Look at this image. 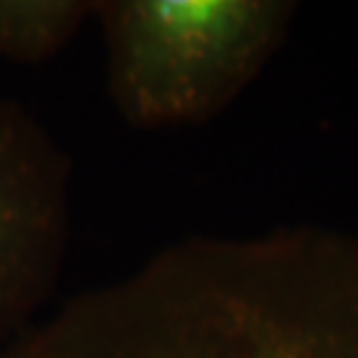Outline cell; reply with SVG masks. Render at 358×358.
I'll return each mask as SVG.
<instances>
[{
	"label": "cell",
	"instance_id": "1",
	"mask_svg": "<svg viewBox=\"0 0 358 358\" xmlns=\"http://www.w3.org/2000/svg\"><path fill=\"white\" fill-rule=\"evenodd\" d=\"M0 358H358V235H193L66 300Z\"/></svg>",
	"mask_w": 358,
	"mask_h": 358
},
{
	"label": "cell",
	"instance_id": "2",
	"mask_svg": "<svg viewBox=\"0 0 358 358\" xmlns=\"http://www.w3.org/2000/svg\"><path fill=\"white\" fill-rule=\"evenodd\" d=\"M284 0H103L93 3L107 91L140 131L205 124L252 84L282 45Z\"/></svg>",
	"mask_w": 358,
	"mask_h": 358
},
{
	"label": "cell",
	"instance_id": "3",
	"mask_svg": "<svg viewBox=\"0 0 358 358\" xmlns=\"http://www.w3.org/2000/svg\"><path fill=\"white\" fill-rule=\"evenodd\" d=\"M73 163L14 98L0 96V349L54 296L73 224Z\"/></svg>",
	"mask_w": 358,
	"mask_h": 358
}]
</instances>
